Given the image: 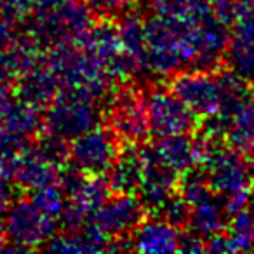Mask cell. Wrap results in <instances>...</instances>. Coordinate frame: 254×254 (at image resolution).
<instances>
[{
  "label": "cell",
  "mask_w": 254,
  "mask_h": 254,
  "mask_svg": "<svg viewBox=\"0 0 254 254\" xmlns=\"http://www.w3.org/2000/svg\"><path fill=\"white\" fill-rule=\"evenodd\" d=\"M197 87V78H183L178 91H180L181 98L187 101V105H190L191 108L198 110V112L212 110V106L216 105V99H218V91L214 89V85H211L207 78L200 77V89Z\"/></svg>",
  "instance_id": "3"
},
{
  "label": "cell",
  "mask_w": 254,
  "mask_h": 254,
  "mask_svg": "<svg viewBox=\"0 0 254 254\" xmlns=\"http://www.w3.org/2000/svg\"><path fill=\"white\" fill-rule=\"evenodd\" d=\"M4 207V198H2V191H0V209Z\"/></svg>",
  "instance_id": "6"
},
{
  "label": "cell",
  "mask_w": 254,
  "mask_h": 254,
  "mask_svg": "<svg viewBox=\"0 0 254 254\" xmlns=\"http://www.w3.org/2000/svg\"><path fill=\"white\" fill-rule=\"evenodd\" d=\"M152 112L164 113L166 115V117H155V119H152L153 126L157 127L155 131L162 132V134H176V132L185 131V127L188 126L187 113H185L183 106L176 99L159 96V98L153 99Z\"/></svg>",
  "instance_id": "2"
},
{
  "label": "cell",
  "mask_w": 254,
  "mask_h": 254,
  "mask_svg": "<svg viewBox=\"0 0 254 254\" xmlns=\"http://www.w3.org/2000/svg\"><path fill=\"white\" fill-rule=\"evenodd\" d=\"M127 204H129V202L119 200L106 207V211L101 214L103 219H105V225H108L106 228H126V225H131V223L134 221L136 216H138V211L129 212V214H120V212L127 207Z\"/></svg>",
  "instance_id": "5"
},
{
  "label": "cell",
  "mask_w": 254,
  "mask_h": 254,
  "mask_svg": "<svg viewBox=\"0 0 254 254\" xmlns=\"http://www.w3.org/2000/svg\"><path fill=\"white\" fill-rule=\"evenodd\" d=\"M160 239H174L173 232L166 225H146L139 235V247L145 251H169L174 247L173 242Z\"/></svg>",
  "instance_id": "4"
},
{
  "label": "cell",
  "mask_w": 254,
  "mask_h": 254,
  "mask_svg": "<svg viewBox=\"0 0 254 254\" xmlns=\"http://www.w3.org/2000/svg\"><path fill=\"white\" fill-rule=\"evenodd\" d=\"M112 141L105 134H89L75 146V159L85 169H99L112 160Z\"/></svg>",
  "instance_id": "1"
}]
</instances>
